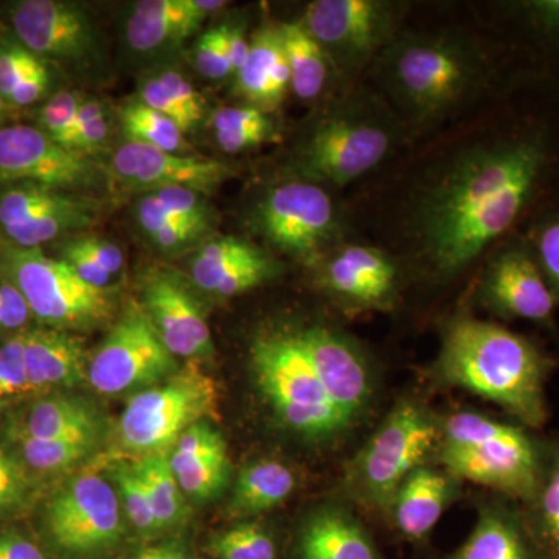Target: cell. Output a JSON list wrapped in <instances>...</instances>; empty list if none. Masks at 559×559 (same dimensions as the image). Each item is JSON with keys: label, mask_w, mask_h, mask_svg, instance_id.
Masks as SVG:
<instances>
[{"label": "cell", "mask_w": 559, "mask_h": 559, "mask_svg": "<svg viewBox=\"0 0 559 559\" xmlns=\"http://www.w3.org/2000/svg\"><path fill=\"white\" fill-rule=\"evenodd\" d=\"M535 86L532 102L451 157L419 197L415 240L440 277L466 270L559 201V92Z\"/></svg>", "instance_id": "1"}, {"label": "cell", "mask_w": 559, "mask_h": 559, "mask_svg": "<svg viewBox=\"0 0 559 559\" xmlns=\"http://www.w3.org/2000/svg\"><path fill=\"white\" fill-rule=\"evenodd\" d=\"M555 360L528 337L498 323L452 320L436 371L440 380L492 401L525 428L546 425V384Z\"/></svg>", "instance_id": "2"}, {"label": "cell", "mask_w": 559, "mask_h": 559, "mask_svg": "<svg viewBox=\"0 0 559 559\" xmlns=\"http://www.w3.org/2000/svg\"><path fill=\"white\" fill-rule=\"evenodd\" d=\"M495 72L484 46L452 33L399 35L378 57L382 86L418 124L447 117Z\"/></svg>", "instance_id": "3"}, {"label": "cell", "mask_w": 559, "mask_h": 559, "mask_svg": "<svg viewBox=\"0 0 559 559\" xmlns=\"http://www.w3.org/2000/svg\"><path fill=\"white\" fill-rule=\"evenodd\" d=\"M401 131L399 117L380 98L364 90L349 91L320 114L300 143L301 178L348 186L388 159Z\"/></svg>", "instance_id": "4"}, {"label": "cell", "mask_w": 559, "mask_h": 559, "mask_svg": "<svg viewBox=\"0 0 559 559\" xmlns=\"http://www.w3.org/2000/svg\"><path fill=\"white\" fill-rule=\"evenodd\" d=\"M250 367L274 417L294 436L329 441L355 428L326 392L301 344L299 326L260 331L250 347Z\"/></svg>", "instance_id": "5"}, {"label": "cell", "mask_w": 559, "mask_h": 559, "mask_svg": "<svg viewBox=\"0 0 559 559\" xmlns=\"http://www.w3.org/2000/svg\"><path fill=\"white\" fill-rule=\"evenodd\" d=\"M439 457L452 476L496 489L527 506L543 477L546 443L521 426L459 412L441 428Z\"/></svg>", "instance_id": "6"}, {"label": "cell", "mask_w": 559, "mask_h": 559, "mask_svg": "<svg viewBox=\"0 0 559 559\" xmlns=\"http://www.w3.org/2000/svg\"><path fill=\"white\" fill-rule=\"evenodd\" d=\"M0 274L20 289L33 319L46 329L92 330L112 316L110 290L94 288L64 260L50 259L40 248L3 249Z\"/></svg>", "instance_id": "7"}, {"label": "cell", "mask_w": 559, "mask_h": 559, "mask_svg": "<svg viewBox=\"0 0 559 559\" xmlns=\"http://www.w3.org/2000/svg\"><path fill=\"white\" fill-rule=\"evenodd\" d=\"M40 532L62 559H97L119 547L124 533L117 489L95 473L70 477L44 500Z\"/></svg>", "instance_id": "8"}, {"label": "cell", "mask_w": 559, "mask_h": 559, "mask_svg": "<svg viewBox=\"0 0 559 559\" xmlns=\"http://www.w3.org/2000/svg\"><path fill=\"white\" fill-rule=\"evenodd\" d=\"M440 440L441 428L425 407L414 401L396 404L353 460L347 484L364 502L390 513L403 481L421 468Z\"/></svg>", "instance_id": "9"}, {"label": "cell", "mask_w": 559, "mask_h": 559, "mask_svg": "<svg viewBox=\"0 0 559 559\" xmlns=\"http://www.w3.org/2000/svg\"><path fill=\"white\" fill-rule=\"evenodd\" d=\"M218 400L212 378L194 366L179 369L131 396L117 428L120 444L143 455L168 452L191 426L215 417Z\"/></svg>", "instance_id": "10"}, {"label": "cell", "mask_w": 559, "mask_h": 559, "mask_svg": "<svg viewBox=\"0 0 559 559\" xmlns=\"http://www.w3.org/2000/svg\"><path fill=\"white\" fill-rule=\"evenodd\" d=\"M252 226L271 248L311 264L342 237L340 205L322 183L305 178L267 190L253 209Z\"/></svg>", "instance_id": "11"}, {"label": "cell", "mask_w": 559, "mask_h": 559, "mask_svg": "<svg viewBox=\"0 0 559 559\" xmlns=\"http://www.w3.org/2000/svg\"><path fill=\"white\" fill-rule=\"evenodd\" d=\"M401 5L384 0H316L300 22L333 70L353 79L399 36Z\"/></svg>", "instance_id": "12"}, {"label": "cell", "mask_w": 559, "mask_h": 559, "mask_svg": "<svg viewBox=\"0 0 559 559\" xmlns=\"http://www.w3.org/2000/svg\"><path fill=\"white\" fill-rule=\"evenodd\" d=\"M179 370L142 305L131 301L87 366V382L102 395L142 392Z\"/></svg>", "instance_id": "13"}, {"label": "cell", "mask_w": 559, "mask_h": 559, "mask_svg": "<svg viewBox=\"0 0 559 559\" xmlns=\"http://www.w3.org/2000/svg\"><path fill=\"white\" fill-rule=\"evenodd\" d=\"M14 35L40 60L87 70L103 57L98 25L84 7L62 0H22L10 11Z\"/></svg>", "instance_id": "14"}, {"label": "cell", "mask_w": 559, "mask_h": 559, "mask_svg": "<svg viewBox=\"0 0 559 559\" xmlns=\"http://www.w3.org/2000/svg\"><path fill=\"white\" fill-rule=\"evenodd\" d=\"M95 219L94 202L69 191L13 183L0 194V229L14 248H39L90 229Z\"/></svg>", "instance_id": "15"}, {"label": "cell", "mask_w": 559, "mask_h": 559, "mask_svg": "<svg viewBox=\"0 0 559 559\" xmlns=\"http://www.w3.org/2000/svg\"><path fill=\"white\" fill-rule=\"evenodd\" d=\"M0 182L90 190L100 186L102 170L91 157L58 145L39 128L14 124L0 130Z\"/></svg>", "instance_id": "16"}, {"label": "cell", "mask_w": 559, "mask_h": 559, "mask_svg": "<svg viewBox=\"0 0 559 559\" xmlns=\"http://www.w3.org/2000/svg\"><path fill=\"white\" fill-rule=\"evenodd\" d=\"M480 299L499 318L554 325L558 301L521 231L492 252L481 277Z\"/></svg>", "instance_id": "17"}, {"label": "cell", "mask_w": 559, "mask_h": 559, "mask_svg": "<svg viewBox=\"0 0 559 559\" xmlns=\"http://www.w3.org/2000/svg\"><path fill=\"white\" fill-rule=\"evenodd\" d=\"M299 334L331 400L358 425L373 399V377L362 349L347 334L322 323L299 326Z\"/></svg>", "instance_id": "18"}, {"label": "cell", "mask_w": 559, "mask_h": 559, "mask_svg": "<svg viewBox=\"0 0 559 559\" xmlns=\"http://www.w3.org/2000/svg\"><path fill=\"white\" fill-rule=\"evenodd\" d=\"M319 264L320 286L347 310L388 308L399 294V267L380 249L347 242L331 249Z\"/></svg>", "instance_id": "19"}, {"label": "cell", "mask_w": 559, "mask_h": 559, "mask_svg": "<svg viewBox=\"0 0 559 559\" xmlns=\"http://www.w3.org/2000/svg\"><path fill=\"white\" fill-rule=\"evenodd\" d=\"M231 168L226 162L167 153L135 142L123 143L112 157L114 178L143 193L182 187L209 194L234 176Z\"/></svg>", "instance_id": "20"}, {"label": "cell", "mask_w": 559, "mask_h": 559, "mask_svg": "<svg viewBox=\"0 0 559 559\" xmlns=\"http://www.w3.org/2000/svg\"><path fill=\"white\" fill-rule=\"evenodd\" d=\"M142 308L175 358L210 359L215 355L212 333L200 305L170 272H154L143 282Z\"/></svg>", "instance_id": "21"}, {"label": "cell", "mask_w": 559, "mask_h": 559, "mask_svg": "<svg viewBox=\"0 0 559 559\" xmlns=\"http://www.w3.org/2000/svg\"><path fill=\"white\" fill-rule=\"evenodd\" d=\"M226 2L219 0H142L124 21V43L132 57L160 64Z\"/></svg>", "instance_id": "22"}, {"label": "cell", "mask_w": 559, "mask_h": 559, "mask_svg": "<svg viewBox=\"0 0 559 559\" xmlns=\"http://www.w3.org/2000/svg\"><path fill=\"white\" fill-rule=\"evenodd\" d=\"M105 419L97 404L73 393L36 396L11 415L9 440L83 439L102 441Z\"/></svg>", "instance_id": "23"}, {"label": "cell", "mask_w": 559, "mask_h": 559, "mask_svg": "<svg viewBox=\"0 0 559 559\" xmlns=\"http://www.w3.org/2000/svg\"><path fill=\"white\" fill-rule=\"evenodd\" d=\"M168 460L180 491L194 502L216 499L229 485L227 443L209 421L187 429L171 448Z\"/></svg>", "instance_id": "24"}, {"label": "cell", "mask_w": 559, "mask_h": 559, "mask_svg": "<svg viewBox=\"0 0 559 559\" xmlns=\"http://www.w3.org/2000/svg\"><path fill=\"white\" fill-rule=\"evenodd\" d=\"M514 47L525 61L522 81L559 91V0H527L507 7Z\"/></svg>", "instance_id": "25"}, {"label": "cell", "mask_w": 559, "mask_h": 559, "mask_svg": "<svg viewBox=\"0 0 559 559\" xmlns=\"http://www.w3.org/2000/svg\"><path fill=\"white\" fill-rule=\"evenodd\" d=\"M24 344L32 399L87 382L90 362L80 337L40 326L24 331Z\"/></svg>", "instance_id": "26"}, {"label": "cell", "mask_w": 559, "mask_h": 559, "mask_svg": "<svg viewBox=\"0 0 559 559\" xmlns=\"http://www.w3.org/2000/svg\"><path fill=\"white\" fill-rule=\"evenodd\" d=\"M290 90V75L278 25L266 24L250 38L249 55L235 75V94L246 105L274 112Z\"/></svg>", "instance_id": "27"}, {"label": "cell", "mask_w": 559, "mask_h": 559, "mask_svg": "<svg viewBox=\"0 0 559 559\" xmlns=\"http://www.w3.org/2000/svg\"><path fill=\"white\" fill-rule=\"evenodd\" d=\"M299 559H381L369 533L340 507L311 514L301 527Z\"/></svg>", "instance_id": "28"}, {"label": "cell", "mask_w": 559, "mask_h": 559, "mask_svg": "<svg viewBox=\"0 0 559 559\" xmlns=\"http://www.w3.org/2000/svg\"><path fill=\"white\" fill-rule=\"evenodd\" d=\"M450 559H547L525 524L524 513L491 507Z\"/></svg>", "instance_id": "29"}, {"label": "cell", "mask_w": 559, "mask_h": 559, "mask_svg": "<svg viewBox=\"0 0 559 559\" xmlns=\"http://www.w3.org/2000/svg\"><path fill=\"white\" fill-rule=\"evenodd\" d=\"M451 496V477L421 466L396 491L390 514L401 535L412 540L423 539L440 521Z\"/></svg>", "instance_id": "30"}, {"label": "cell", "mask_w": 559, "mask_h": 559, "mask_svg": "<svg viewBox=\"0 0 559 559\" xmlns=\"http://www.w3.org/2000/svg\"><path fill=\"white\" fill-rule=\"evenodd\" d=\"M296 484V476L285 463L257 460L238 474L227 510L231 516H257L288 500Z\"/></svg>", "instance_id": "31"}, {"label": "cell", "mask_w": 559, "mask_h": 559, "mask_svg": "<svg viewBox=\"0 0 559 559\" xmlns=\"http://www.w3.org/2000/svg\"><path fill=\"white\" fill-rule=\"evenodd\" d=\"M138 223L146 237L176 226L212 229L213 215L205 194L182 187L145 191L138 202Z\"/></svg>", "instance_id": "32"}, {"label": "cell", "mask_w": 559, "mask_h": 559, "mask_svg": "<svg viewBox=\"0 0 559 559\" xmlns=\"http://www.w3.org/2000/svg\"><path fill=\"white\" fill-rule=\"evenodd\" d=\"M140 103L170 117L182 130L190 132L204 119V100L200 92L178 69L151 70L139 81Z\"/></svg>", "instance_id": "33"}, {"label": "cell", "mask_w": 559, "mask_h": 559, "mask_svg": "<svg viewBox=\"0 0 559 559\" xmlns=\"http://www.w3.org/2000/svg\"><path fill=\"white\" fill-rule=\"evenodd\" d=\"M283 49L288 61L290 90L301 102H316L329 86L333 66L300 21L280 24Z\"/></svg>", "instance_id": "34"}, {"label": "cell", "mask_w": 559, "mask_h": 559, "mask_svg": "<svg viewBox=\"0 0 559 559\" xmlns=\"http://www.w3.org/2000/svg\"><path fill=\"white\" fill-rule=\"evenodd\" d=\"M524 511L525 524L547 559H559V440L546 443L543 477Z\"/></svg>", "instance_id": "35"}, {"label": "cell", "mask_w": 559, "mask_h": 559, "mask_svg": "<svg viewBox=\"0 0 559 559\" xmlns=\"http://www.w3.org/2000/svg\"><path fill=\"white\" fill-rule=\"evenodd\" d=\"M60 259L94 288L109 290L112 280L124 267V253L117 242L98 235L81 234L66 238Z\"/></svg>", "instance_id": "36"}, {"label": "cell", "mask_w": 559, "mask_h": 559, "mask_svg": "<svg viewBox=\"0 0 559 559\" xmlns=\"http://www.w3.org/2000/svg\"><path fill=\"white\" fill-rule=\"evenodd\" d=\"M140 480L148 495L151 509L160 532L175 530L186 524L189 509L183 502V492L180 491L178 480L173 474L168 452L143 455L134 463Z\"/></svg>", "instance_id": "37"}, {"label": "cell", "mask_w": 559, "mask_h": 559, "mask_svg": "<svg viewBox=\"0 0 559 559\" xmlns=\"http://www.w3.org/2000/svg\"><path fill=\"white\" fill-rule=\"evenodd\" d=\"M212 130L224 153L238 154L277 139L270 112L255 106H226L213 114Z\"/></svg>", "instance_id": "38"}, {"label": "cell", "mask_w": 559, "mask_h": 559, "mask_svg": "<svg viewBox=\"0 0 559 559\" xmlns=\"http://www.w3.org/2000/svg\"><path fill=\"white\" fill-rule=\"evenodd\" d=\"M263 252L264 249L242 238H212L191 259V280L198 288L213 296L219 283L229 277L231 272L255 260Z\"/></svg>", "instance_id": "39"}, {"label": "cell", "mask_w": 559, "mask_h": 559, "mask_svg": "<svg viewBox=\"0 0 559 559\" xmlns=\"http://www.w3.org/2000/svg\"><path fill=\"white\" fill-rule=\"evenodd\" d=\"M7 443L24 463L25 468L43 480L46 476H55L79 466L94 454L100 441L7 439Z\"/></svg>", "instance_id": "40"}, {"label": "cell", "mask_w": 559, "mask_h": 559, "mask_svg": "<svg viewBox=\"0 0 559 559\" xmlns=\"http://www.w3.org/2000/svg\"><path fill=\"white\" fill-rule=\"evenodd\" d=\"M119 120L127 142L142 143L175 154H186V150L190 148L182 130L170 117L148 108L143 103L132 102L124 105L120 109Z\"/></svg>", "instance_id": "41"}, {"label": "cell", "mask_w": 559, "mask_h": 559, "mask_svg": "<svg viewBox=\"0 0 559 559\" xmlns=\"http://www.w3.org/2000/svg\"><path fill=\"white\" fill-rule=\"evenodd\" d=\"M522 235L559 304V201L533 216Z\"/></svg>", "instance_id": "42"}, {"label": "cell", "mask_w": 559, "mask_h": 559, "mask_svg": "<svg viewBox=\"0 0 559 559\" xmlns=\"http://www.w3.org/2000/svg\"><path fill=\"white\" fill-rule=\"evenodd\" d=\"M40 480L25 468L10 444L0 447V520L22 513L33 506Z\"/></svg>", "instance_id": "43"}, {"label": "cell", "mask_w": 559, "mask_h": 559, "mask_svg": "<svg viewBox=\"0 0 559 559\" xmlns=\"http://www.w3.org/2000/svg\"><path fill=\"white\" fill-rule=\"evenodd\" d=\"M114 487L119 495L121 510L124 518L132 525V528L139 533V536L145 539L157 538L162 535L146 489L140 480L134 463H119L112 469Z\"/></svg>", "instance_id": "44"}, {"label": "cell", "mask_w": 559, "mask_h": 559, "mask_svg": "<svg viewBox=\"0 0 559 559\" xmlns=\"http://www.w3.org/2000/svg\"><path fill=\"white\" fill-rule=\"evenodd\" d=\"M216 559H278L274 536L259 522H241L210 543Z\"/></svg>", "instance_id": "45"}, {"label": "cell", "mask_w": 559, "mask_h": 559, "mask_svg": "<svg viewBox=\"0 0 559 559\" xmlns=\"http://www.w3.org/2000/svg\"><path fill=\"white\" fill-rule=\"evenodd\" d=\"M109 134L110 121L105 103L97 98H86L73 121L66 148L91 157L92 154L100 153Z\"/></svg>", "instance_id": "46"}, {"label": "cell", "mask_w": 559, "mask_h": 559, "mask_svg": "<svg viewBox=\"0 0 559 559\" xmlns=\"http://www.w3.org/2000/svg\"><path fill=\"white\" fill-rule=\"evenodd\" d=\"M32 399L25 364L24 331L0 345V407Z\"/></svg>", "instance_id": "47"}, {"label": "cell", "mask_w": 559, "mask_h": 559, "mask_svg": "<svg viewBox=\"0 0 559 559\" xmlns=\"http://www.w3.org/2000/svg\"><path fill=\"white\" fill-rule=\"evenodd\" d=\"M194 68L207 80H226L234 73L229 53V24L210 28L193 49Z\"/></svg>", "instance_id": "48"}, {"label": "cell", "mask_w": 559, "mask_h": 559, "mask_svg": "<svg viewBox=\"0 0 559 559\" xmlns=\"http://www.w3.org/2000/svg\"><path fill=\"white\" fill-rule=\"evenodd\" d=\"M86 98L75 91H60L55 94L39 112V130L46 132L47 135L58 145L64 146L68 142L70 130H72L73 121L79 116L81 105Z\"/></svg>", "instance_id": "49"}, {"label": "cell", "mask_w": 559, "mask_h": 559, "mask_svg": "<svg viewBox=\"0 0 559 559\" xmlns=\"http://www.w3.org/2000/svg\"><path fill=\"white\" fill-rule=\"evenodd\" d=\"M43 64L44 60L21 43L0 44V97L7 106L17 84Z\"/></svg>", "instance_id": "50"}, {"label": "cell", "mask_w": 559, "mask_h": 559, "mask_svg": "<svg viewBox=\"0 0 559 559\" xmlns=\"http://www.w3.org/2000/svg\"><path fill=\"white\" fill-rule=\"evenodd\" d=\"M32 319L31 308L20 289L9 280L0 278V333L16 331L20 334L27 330Z\"/></svg>", "instance_id": "51"}, {"label": "cell", "mask_w": 559, "mask_h": 559, "mask_svg": "<svg viewBox=\"0 0 559 559\" xmlns=\"http://www.w3.org/2000/svg\"><path fill=\"white\" fill-rule=\"evenodd\" d=\"M51 75L50 70L44 62L40 68L25 76L17 84L16 90L11 94L9 106L14 108H24V106L35 105L36 102L43 100L47 92L50 90Z\"/></svg>", "instance_id": "52"}, {"label": "cell", "mask_w": 559, "mask_h": 559, "mask_svg": "<svg viewBox=\"0 0 559 559\" xmlns=\"http://www.w3.org/2000/svg\"><path fill=\"white\" fill-rule=\"evenodd\" d=\"M0 559H47L38 543L17 528L0 530Z\"/></svg>", "instance_id": "53"}, {"label": "cell", "mask_w": 559, "mask_h": 559, "mask_svg": "<svg viewBox=\"0 0 559 559\" xmlns=\"http://www.w3.org/2000/svg\"><path fill=\"white\" fill-rule=\"evenodd\" d=\"M250 39L246 36L245 24H229V53L231 70L237 75L249 55Z\"/></svg>", "instance_id": "54"}, {"label": "cell", "mask_w": 559, "mask_h": 559, "mask_svg": "<svg viewBox=\"0 0 559 559\" xmlns=\"http://www.w3.org/2000/svg\"><path fill=\"white\" fill-rule=\"evenodd\" d=\"M131 559H190V557L186 549H182L178 544L168 543L146 547Z\"/></svg>", "instance_id": "55"}, {"label": "cell", "mask_w": 559, "mask_h": 559, "mask_svg": "<svg viewBox=\"0 0 559 559\" xmlns=\"http://www.w3.org/2000/svg\"><path fill=\"white\" fill-rule=\"evenodd\" d=\"M7 108H9V106H7L5 102L0 97V130H2L3 120H5Z\"/></svg>", "instance_id": "56"}]
</instances>
